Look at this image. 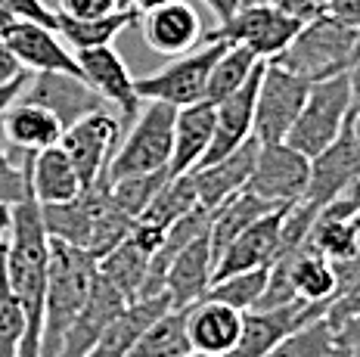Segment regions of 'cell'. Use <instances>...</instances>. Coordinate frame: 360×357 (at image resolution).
I'll list each match as a JSON object with an SVG mask.
<instances>
[{
    "mask_svg": "<svg viewBox=\"0 0 360 357\" xmlns=\"http://www.w3.org/2000/svg\"><path fill=\"white\" fill-rule=\"evenodd\" d=\"M354 106V93H351V75L339 72L333 78L314 81L307 100L298 112L295 124L286 134V143L304 152L307 159L320 155L342 134V124Z\"/></svg>",
    "mask_w": 360,
    "mask_h": 357,
    "instance_id": "5",
    "label": "cell"
},
{
    "mask_svg": "<svg viewBox=\"0 0 360 357\" xmlns=\"http://www.w3.org/2000/svg\"><path fill=\"white\" fill-rule=\"evenodd\" d=\"M264 63L261 56H255L249 47H239V44H227L224 53L214 59L212 65V75H208V87H205V103H221L224 96H230L233 91L245 84L252 78V72Z\"/></svg>",
    "mask_w": 360,
    "mask_h": 357,
    "instance_id": "31",
    "label": "cell"
},
{
    "mask_svg": "<svg viewBox=\"0 0 360 357\" xmlns=\"http://www.w3.org/2000/svg\"><path fill=\"white\" fill-rule=\"evenodd\" d=\"M134 22H140L137 10H115L100 19H72V16L56 13V34L69 44L72 50L106 47V44H115L118 34H122L127 25H134Z\"/></svg>",
    "mask_w": 360,
    "mask_h": 357,
    "instance_id": "29",
    "label": "cell"
},
{
    "mask_svg": "<svg viewBox=\"0 0 360 357\" xmlns=\"http://www.w3.org/2000/svg\"><path fill=\"white\" fill-rule=\"evenodd\" d=\"M22 100H34L47 106L63 122V128H72L84 115L106 106V100L84 78L69 75V72H34L22 91Z\"/></svg>",
    "mask_w": 360,
    "mask_h": 357,
    "instance_id": "13",
    "label": "cell"
},
{
    "mask_svg": "<svg viewBox=\"0 0 360 357\" xmlns=\"http://www.w3.org/2000/svg\"><path fill=\"white\" fill-rule=\"evenodd\" d=\"M302 25H304V19L292 16V13L280 10V6L245 4V6H239L227 22H217V28L208 32L205 38L249 47L255 56H261L270 63V59H276L289 47Z\"/></svg>",
    "mask_w": 360,
    "mask_h": 357,
    "instance_id": "6",
    "label": "cell"
},
{
    "mask_svg": "<svg viewBox=\"0 0 360 357\" xmlns=\"http://www.w3.org/2000/svg\"><path fill=\"white\" fill-rule=\"evenodd\" d=\"M345 124H348V131H351V137H354V143L360 146V106H357V103L351 106V112H348V118H345Z\"/></svg>",
    "mask_w": 360,
    "mask_h": 357,
    "instance_id": "48",
    "label": "cell"
},
{
    "mask_svg": "<svg viewBox=\"0 0 360 357\" xmlns=\"http://www.w3.org/2000/svg\"><path fill=\"white\" fill-rule=\"evenodd\" d=\"M323 13L333 16L335 22H342V25L360 32V0H326Z\"/></svg>",
    "mask_w": 360,
    "mask_h": 357,
    "instance_id": "42",
    "label": "cell"
},
{
    "mask_svg": "<svg viewBox=\"0 0 360 357\" xmlns=\"http://www.w3.org/2000/svg\"><path fill=\"white\" fill-rule=\"evenodd\" d=\"M168 311H171L168 292L131 301V304H127V308L122 311V314H118V317L106 326V332L96 339V345L90 348L84 357H124L127 351H131L134 342L143 336V332H146L159 317L168 314Z\"/></svg>",
    "mask_w": 360,
    "mask_h": 357,
    "instance_id": "24",
    "label": "cell"
},
{
    "mask_svg": "<svg viewBox=\"0 0 360 357\" xmlns=\"http://www.w3.org/2000/svg\"><path fill=\"white\" fill-rule=\"evenodd\" d=\"M212 280H214V258H212V242H208V233H205L186 245L168 267L165 292L171 299V308L184 311L190 304L202 301Z\"/></svg>",
    "mask_w": 360,
    "mask_h": 357,
    "instance_id": "23",
    "label": "cell"
},
{
    "mask_svg": "<svg viewBox=\"0 0 360 357\" xmlns=\"http://www.w3.org/2000/svg\"><path fill=\"white\" fill-rule=\"evenodd\" d=\"M28 78H32V72H25L22 78H16V81H10V84L0 87V115H4V109L10 106V103H16L19 96H22V91H25V84H28Z\"/></svg>",
    "mask_w": 360,
    "mask_h": 357,
    "instance_id": "45",
    "label": "cell"
},
{
    "mask_svg": "<svg viewBox=\"0 0 360 357\" xmlns=\"http://www.w3.org/2000/svg\"><path fill=\"white\" fill-rule=\"evenodd\" d=\"M118 6H122V10H134V6H131V0H118Z\"/></svg>",
    "mask_w": 360,
    "mask_h": 357,
    "instance_id": "54",
    "label": "cell"
},
{
    "mask_svg": "<svg viewBox=\"0 0 360 357\" xmlns=\"http://www.w3.org/2000/svg\"><path fill=\"white\" fill-rule=\"evenodd\" d=\"M16 22H19L16 13H13L10 6H4V4H0V38H6V34H10V28L16 25Z\"/></svg>",
    "mask_w": 360,
    "mask_h": 357,
    "instance_id": "47",
    "label": "cell"
},
{
    "mask_svg": "<svg viewBox=\"0 0 360 357\" xmlns=\"http://www.w3.org/2000/svg\"><path fill=\"white\" fill-rule=\"evenodd\" d=\"M255 152H258V140H245L239 150L221 155V159L199 165L190 171L193 187H196V199L205 208L224 205L230 196H236L239 190H245L249 174L255 168Z\"/></svg>",
    "mask_w": 360,
    "mask_h": 357,
    "instance_id": "21",
    "label": "cell"
},
{
    "mask_svg": "<svg viewBox=\"0 0 360 357\" xmlns=\"http://www.w3.org/2000/svg\"><path fill=\"white\" fill-rule=\"evenodd\" d=\"M205 6L214 13L217 22H227L239 10V6H243V0H205Z\"/></svg>",
    "mask_w": 360,
    "mask_h": 357,
    "instance_id": "46",
    "label": "cell"
},
{
    "mask_svg": "<svg viewBox=\"0 0 360 357\" xmlns=\"http://www.w3.org/2000/svg\"><path fill=\"white\" fill-rule=\"evenodd\" d=\"M4 122V134L19 152H41L63 140V122L50 112L47 106L34 100H19L10 103L0 115Z\"/></svg>",
    "mask_w": 360,
    "mask_h": 357,
    "instance_id": "26",
    "label": "cell"
},
{
    "mask_svg": "<svg viewBox=\"0 0 360 357\" xmlns=\"http://www.w3.org/2000/svg\"><path fill=\"white\" fill-rule=\"evenodd\" d=\"M214 137V106L205 100L193 106H180L174 118V152H171L168 174H186L199 168Z\"/></svg>",
    "mask_w": 360,
    "mask_h": 357,
    "instance_id": "25",
    "label": "cell"
},
{
    "mask_svg": "<svg viewBox=\"0 0 360 357\" xmlns=\"http://www.w3.org/2000/svg\"><path fill=\"white\" fill-rule=\"evenodd\" d=\"M276 205L258 199L255 193L249 190H239L236 196H230L224 205L214 208V218H212V230H208V242H212V258L217 261L221 252L227 249L230 242L236 240L249 224H255L258 218H264L267 212H274ZM286 208V205H283Z\"/></svg>",
    "mask_w": 360,
    "mask_h": 357,
    "instance_id": "27",
    "label": "cell"
},
{
    "mask_svg": "<svg viewBox=\"0 0 360 357\" xmlns=\"http://www.w3.org/2000/svg\"><path fill=\"white\" fill-rule=\"evenodd\" d=\"M32 199V187H28L25 165L13 162V155L0 146V205H19Z\"/></svg>",
    "mask_w": 360,
    "mask_h": 357,
    "instance_id": "37",
    "label": "cell"
},
{
    "mask_svg": "<svg viewBox=\"0 0 360 357\" xmlns=\"http://www.w3.org/2000/svg\"><path fill=\"white\" fill-rule=\"evenodd\" d=\"M357 314H360V277L351 283L342 295H335L333 299V304H329V311H326V320L339 330L342 323H348V320L357 317Z\"/></svg>",
    "mask_w": 360,
    "mask_h": 357,
    "instance_id": "38",
    "label": "cell"
},
{
    "mask_svg": "<svg viewBox=\"0 0 360 357\" xmlns=\"http://www.w3.org/2000/svg\"><path fill=\"white\" fill-rule=\"evenodd\" d=\"M28 69H22V63L16 59V53H13L10 47H6V41L0 38V87L4 84H10V81H16L22 78Z\"/></svg>",
    "mask_w": 360,
    "mask_h": 357,
    "instance_id": "43",
    "label": "cell"
},
{
    "mask_svg": "<svg viewBox=\"0 0 360 357\" xmlns=\"http://www.w3.org/2000/svg\"><path fill=\"white\" fill-rule=\"evenodd\" d=\"M335 342H339L342 348H357L360 345V314L351 317L348 323H342L339 330H335Z\"/></svg>",
    "mask_w": 360,
    "mask_h": 357,
    "instance_id": "44",
    "label": "cell"
},
{
    "mask_svg": "<svg viewBox=\"0 0 360 357\" xmlns=\"http://www.w3.org/2000/svg\"><path fill=\"white\" fill-rule=\"evenodd\" d=\"M140 28H143V41L149 50L162 56H180L199 47L205 32H202V19L186 0H174V4L155 6L140 16Z\"/></svg>",
    "mask_w": 360,
    "mask_h": 357,
    "instance_id": "18",
    "label": "cell"
},
{
    "mask_svg": "<svg viewBox=\"0 0 360 357\" xmlns=\"http://www.w3.org/2000/svg\"><path fill=\"white\" fill-rule=\"evenodd\" d=\"M50 273V233L37 199L10 205V236H6V280L25 314V339L19 357H41L44 299Z\"/></svg>",
    "mask_w": 360,
    "mask_h": 357,
    "instance_id": "1",
    "label": "cell"
},
{
    "mask_svg": "<svg viewBox=\"0 0 360 357\" xmlns=\"http://www.w3.org/2000/svg\"><path fill=\"white\" fill-rule=\"evenodd\" d=\"M177 357H212V354H202V351H184V354H177Z\"/></svg>",
    "mask_w": 360,
    "mask_h": 357,
    "instance_id": "52",
    "label": "cell"
},
{
    "mask_svg": "<svg viewBox=\"0 0 360 357\" xmlns=\"http://www.w3.org/2000/svg\"><path fill=\"white\" fill-rule=\"evenodd\" d=\"M329 357H351V351H348V348H342V345H339V348H335V351L329 354Z\"/></svg>",
    "mask_w": 360,
    "mask_h": 357,
    "instance_id": "51",
    "label": "cell"
},
{
    "mask_svg": "<svg viewBox=\"0 0 360 357\" xmlns=\"http://www.w3.org/2000/svg\"><path fill=\"white\" fill-rule=\"evenodd\" d=\"M239 332H243V311H236L233 304L202 299L186 308V342H190V351L227 357L236 348Z\"/></svg>",
    "mask_w": 360,
    "mask_h": 357,
    "instance_id": "19",
    "label": "cell"
},
{
    "mask_svg": "<svg viewBox=\"0 0 360 357\" xmlns=\"http://www.w3.org/2000/svg\"><path fill=\"white\" fill-rule=\"evenodd\" d=\"M354 181H360V146L351 137L348 124H342L339 137L320 155L311 159V181H307V190L302 199L320 212L329 199H335Z\"/></svg>",
    "mask_w": 360,
    "mask_h": 357,
    "instance_id": "14",
    "label": "cell"
},
{
    "mask_svg": "<svg viewBox=\"0 0 360 357\" xmlns=\"http://www.w3.org/2000/svg\"><path fill=\"white\" fill-rule=\"evenodd\" d=\"M348 75H351V93H354V103L360 106V59L348 69Z\"/></svg>",
    "mask_w": 360,
    "mask_h": 357,
    "instance_id": "50",
    "label": "cell"
},
{
    "mask_svg": "<svg viewBox=\"0 0 360 357\" xmlns=\"http://www.w3.org/2000/svg\"><path fill=\"white\" fill-rule=\"evenodd\" d=\"M339 348L335 342V326L323 317L311 320V323L298 326L286 339H280L264 357H329Z\"/></svg>",
    "mask_w": 360,
    "mask_h": 357,
    "instance_id": "34",
    "label": "cell"
},
{
    "mask_svg": "<svg viewBox=\"0 0 360 357\" xmlns=\"http://www.w3.org/2000/svg\"><path fill=\"white\" fill-rule=\"evenodd\" d=\"M165 4H174V0H131V6L140 13V16L149 10H155V6H165Z\"/></svg>",
    "mask_w": 360,
    "mask_h": 357,
    "instance_id": "49",
    "label": "cell"
},
{
    "mask_svg": "<svg viewBox=\"0 0 360 357\" xmlns=\"http://www.w3.org/2000/svg\"><path fill=\"white\" fill-rule=\"evenodd\" d=\"M75 56H78V65H81V78L106 100V106H115V112L124 122H134L143 100L137 96V84H134L137 78L131 75V69L118 56V50L106 44V47L75 50Z\"/></svg>",
    "mask_w": 360,
    "mask_h": 357,
    "instance_id": "12",
    "label": "cell"
},
{
    "mask_svg": "<svg viewBox=\"0 0 360 357\" xmlns=\"http://www.w3.org/2000/svg\"><path fill=\"white\" fill-rule=\"evenodd\" d=\"M22 165L28 174V187H32V199L41 205H63L72 202L84 183H81L78 171H75L69 152L63 143H53L41 152H22Z\"/></svg>",
    "mask_w": 360,
    "mask_h": 357,
    "instance_id": "20",
    "label": "cell"
},
{
    "mask_svg": "<svg viewBox=\"0 0 360 357\" xmlns=\"http://www.w3.org/2000/svg\"><path fill=\"white\" fill-rule=\"evenodd\" d=\"M264 65L267 59L252 72V78L239 91L224 96L221 103H214V137L202 165L239 150L245 140L255 137V100H258V84H261V75H264Z\"/></svg>",
    "mask_w": 360,
    "mask_h": 357,
    "instance_id": "15",
    "label": "cell"
},
{
    "mask_svg": "<svg viewBox=\"0 0 360 357\" xmlns=\"http://www.w3.org/2000/svg\"><path fill=\"white\" fill-rule=\"evenodd\" d=\"M307 181H311V159L298 152L295 146H289L286 140H276V143H258L255 168L245 190L270 205L283 208L295 205L304 196Z\"/></svg>",
    "mask_w": 360,
    "mask_h": 357,
    "instance_id": "8",
    "label": "cell"
},
{
    "mask_svg": "<svg viewBox=\"0 0 360 357\" xmlns=\"http://www.w3.org/2000/svg\"><path fill=\"white\" fill-rule=\"evenodd\" d=\"M329 304L323 301H286L276 308H252L243 311V332H239L236 348L227 357H264L280 339L295 332L298 326L311 323V320L323 317Z\"/></svg>",
    "mask_w": 360,
    "mask_h": 357,
    "instance_id": "11",
    "label": "cell"
},
{
    "mask_svg": "<svg viewBox=\"0 0 360 357\" xmlns=\"http://www.w3.org/2000/svg\"><path fill=\"white\" fill-rule=\"evenodd\" d=\"M354 44L357 28H348L326 13H320V16L307 19L289 47L270 63L283 65L286 72H295L314 84V81L348 72L354 65Z\"/></svg>",
    "mask_w": 360,
    "mask_h": 357,
    "instance_id": "3",
    "label": "cell"
},
{
    "mask_svg": "<svg viewBox=\"0 0 360 357\" xmlns=\"http://www.w3.org/2000/svg\"><path fill=\"white\" fill-rule=\"evenodd\" d=\"M0 4L10 6L19 19H32V22H41V25L56 28V13L50 6H44V0H0Z\"/></svg>",
    "mask_w": 360,
    "mask_h": 357,
    "instance_id": "40",
    "label": "cell"
},
{
    "mask_svg": "<svg viewBox=\"0 0 360 357\" xmlns=\"http://www.w3.org/2000/svg\"><path fill=\"white\" fill-rule=\"evenodd\" d=\"M196 205H199L196 187H193V177H190V171H186V174H177V177L165 181V187L155 193L153 202L143 208V214H140L137 221H146V224L168 230L177 218H184V214L193 212Z\"/></svg>",
    "mask_w": 360,
    "mask_h": 357,
    "instance_id": "33",
    "label": "cell"
},
{
    "mask_svg": "<svg viewBox=\"0 0 360 357\" xmlns=\"http://www.w3.org/2000/svg\"><path fill=\"white\" fill-rule=\"evenodd\" d=\"M122 115L109 112L106 106L96 112L84 115L81 122H75L72 128L63 131V150L69 152L75 171H78L81 183L94 187L106 171L112 152L118 150V137H122Z\"/></svg>",
    "mask_w": 360,
    "mask_h": 357,
    "instance_id": "10",
    "label": "cell"
},
{
    "mask_svg": "<svg viewBox=\"0 0 360 357\" xmlns=\"http://www.w3.org/2000/svg\"><path fill=\"white\" fill-rule=\"evenodd\" d=\"M190 351L186 342V308L174 311L171 308L165 317H159L153 326L131 345L124 357H177Z\"/></svg>",
    "mask_w": 360,
    "mask_h": 357,
    "instance_id": "32",
    "label": "cell"
},
{
    "mask_svg": "<svg viewBox=\"0 0 360 357\" xmlns=\"http://www.w3.org/2000/svg\"><path fill=\"white\" fill-rule=\"evenodd\" d=\"M6 47L16 53L22 69L34 72H69V75H81L78 56L69 47H63V38L56 34V28L41 25L32 19H19L6 34Z\"/></svg>",
    "mask_w": 360,
    "mask_h": 357,
    "instance_id": "17",
    "label": "cell"
},
{
    "mask_svg": "<svg viewBox=\"0 0 360 357\" xmlns=\"http://www.w3.org/2000/svg\"><path fill=\"white\" fill-rule=\"evenodd\" d=\"M227 44L224 41H208L202 38L199 47H193L190 53H180L174 63H168L165 69L153 72V75L137 78V96L140 100H162L171 106H193L205 96L208 75H212L214 59L224 53Z\"/></svg>",
    "mask_w": 360,
    "mask_h": 357,
    "instance_id": "7",
    "label": "cell"
},
{
    "mask_svg": "<svg viewBox=\"0 0 360 357\" xmlns=\"http://www.w3.org/2000/svg\"><path fill=\"white\" fill-rule=\"evenodd\" d=\"M168 171H153V174H134V177H122V181L109 183V196L127 218L137 221L143 214V208L153 202V196L165 187L168 181Z\"/></svg>",
    "mask_w": 360,
    "mask_h": 357,
    "instance_id": "36",
    "label": "cell"
},
{
    "mask_svg": "<svg viewBox=\"0 0 360 357\" xmlns=\"http://www.w3.org/2000/svg\"><path fill=\"white\" fill-rule=\"evenodd\" d=\"M348 351H351V357H360V345L357 348H348Z\"/></svg>",
    "mask_w": 360,
    "mask_h": 357,
    "instance_id": "55",
    "label": "cell"
},
{
    "mask_svg": "<svg viewBox=\"0 0 360 357\" xmlns=\"http://www.w3.org/2000/svg\"><path fill=\"white\" fill-rule=\"evenodd\" d=\"M286 208H274L264 218H258L255 224L245 227L214 261V280L274 264L280 258V230H283V218H286Z\"/></svg>",
    "mask_w": 360,
    "mask_h": 357,
    "instance_id": "16",
    "label": "cell"
},
{
    "mask_svg": "<svg viewBox=\"0 0 360 357\" xmlns=\"http://www.w3.org/2000/svg\"><path fill=\"white\" fill-rule=\"evenodd\" d=\"M245 4H270V6H280V10H286L292 13V16H298V19H314V16H320L323 13V6H326V0H243V6Z\"/></svg>",
    "mask_w": 360,
    "mask_h": 357,
    "instance_id": "41",
    "label": "cell"
},
{
    "mask_svg": "<svg viewBox=\"0 0 360 357\" xmlns=\"http://www.w3.org/2000/svg\"><path fill=\"white\" fill-rule=\"evenodd\" d=\"M360 59V32H357V44H354V63Z\"/></svg>",
    "mask_w": 360,
    "mask_h": 357,
    "instance_id": "53",
    "label": "cell"
},
{
    "mask_svg": "<svg viewBox=\"0 0 360 357\" xmlns=\"http://www.w3.org/2000/svg\"><path fill=\"white\" fill-rule=\"evenodd\" d=\"M307 91H311L307 78L286 72L276 63H267L258 84V100H255V140L258 143L286 140L307 100Z\"/></svg>",
    "mask_w": 360,
    "mask_h": 357,
    "instance_id": "9",
    "label": "cell"
},
{
    "mask_svg": "<svg viewBox=\"0 0 360 357\" xmlns=\"http://www.w3.org/2000/svg\"><path fill=\"white\" fill-rule=\"evenodd\" d=\"M174 118H177V106L162 100H146V109L137 112L131 134L112 152L100 181L115 183L122 177L168 171L171 152H174Z\"/></svg>",
    "mask_w": 360,
    "mask_h": 357,
    "instance_id": "4",
    "label": "cell"
},
{
    "mask_svg": "<svg viewBox=\"0 0 360 357\" xmlns=\"http://www.w3.org/2000/svg\"><path fill=\"white\" fill-rule=\"evenodd\" d=\"M146 271H149V255L131 236L118 242L115 249H109L106 255L96 258V273H100L109 286H115L127 301L140 299L143 283H146Z\"/></svg>",
    "mask_w": 360,
    "mask_h": 357,
    "instance_id": "28",
    "label": "cell"
},
{
    "mask_svg": "<svg viewBox=\"0 0 360 357\" xmlns=\"http://www.w3.org/2000/svg\"><path fill=\"white\" fill-rule=\"evenodd\" d=\"M94 286H96V255L50 236V273H47V299H44L41 357L59 354L63 336L69 332L75 317L87 304Z\"/></svg>",
    "mask_w": 360,
    "mask_h": 357,
    "instance_id": "2",
    "label": "cell"
},
{
    "mask_svg": "<svg viewBox=\"0 0 360 357\" xmlns=\"http://www.w3.org/2000/svg\"><path fill=\"white\" fill-rule=\"evenodd\" d=\"M122 10L118 0H59V13L72 19H100Z\"/></svg>",
    "mask_w": 360,
    "mask_h": 357,
    "instance_id": "39",
    "label": "cell"
},
{
    "mask_svg": "<svg viewBox=\"0 0 360 357\" xmlns=\"http://www.w3.org/2000/svg\"><path fill=\"white\" fill-rule=\"evenodd\" d=\"M267 273L270 267H255V271H239V273H230V277L212 280V286H208V292L202 299L233 304L236 311H252L267 286Z\"/></svg>",
    "mask_w": 360,
    "mask_h": 357,
    "instance_id": "35",
    "label": "cell"
},
{
    "mask_svg": "<svg viewBox=\"0 0 360 357\" xmlns=\"http://www.w3.org/2000/svg\"><path fill=\"white\" fill-rule=\"evenodd\" d=\"M127 304L131 301L96 273L94 292H90L84 308H81V314L75 317V323L69 326V332L63 336V345H59L56 357H84L90 348L96 345V339L106 332V326L122 314Z\"/></svg>",
    "mask_w": 360,
    "mask_h": 357,
    "instance_id": "22",
    "label": "cell"
},
{
    "mask_svg": "<svg viewBox=\"0 0 360 357\" xmlns=\"http://www.w3.org/2000/svg\"><path fill=\"white\" fill-rule=\"evenodd\" d=\"M6 236H10V205H0V357H19L25 339V314L6 280Z\"/></svg>",
    "mask_w": 360,
    "mask_h": 357,
    "instance_id": "30",
    "label": "cell"
}]
</instances>
